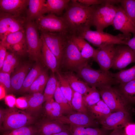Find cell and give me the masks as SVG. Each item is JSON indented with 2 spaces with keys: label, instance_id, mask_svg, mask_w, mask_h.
<instances>
[{
  "label": "cell",
  "instance_id": "6da1fadb",
  "mask_svg": "<svg viewBox=\"0 0 135 135\" xmlns=\"http://www.w3.org/2000/svg\"><path fill=\"white\" fill-rule=\"evenodd\" d=\"M72 2L66 8L63 16L70 30L75 32L83 30L90 29L92 25V18L95 6H87L76 0Z\"/></svg>",
  "mask_w": 135,
  "mask_h": 135
},
{
  "label": "cell",
  "instance_id": "7a4b0ae2",
  "mask_svg": "<svg viewBox=\"0 0 135 135\" xmlns=\"http://www.w3.org/2000/svg\"><path fill=\"white\" fill-rule=\"evenodd\" d=\"M76 71L78 77L91 87L98 89L118 84L110 73H107L100 69L96 70L92 68L88 62L80 66Z\"/></svg>",
  "mask_w": 135,
  "mask_h": 135
},
{
  "label": "cell",
  "instance_id": "3957f363",
  "mask_svg": "<svg viewBox=\"0 0 135 135\" xmlns=\"http://www.w3.org/2000/svg\"><path fill=\"white\" fill-rule=\"evenodd\" d=\"M77 36L98 48L110 45H126L130 37L122 34L114 35L103 32L92 30L90 29L80 30L77 32Z\"/></svg>",
  "mask_w": 135,
  "mask_h": 135
},
{
  "label": "cell",
  "instance_id": "277c9868",
  "mask_svg": "<svg viewBox=\"0 0 135 135\" xmlns=\"http://www.w3.org/2000/svg\"><path fill=\"white\" fill-rule=\"evenodd\" d=\"M24 29L30 59L37 63L43 62L42 52V40L34 21H26Z\"/></svg>",
  "mask_w": 135,
  "mask_h": 135
},
{
  "label": "cell",
  "instance_id": "5b68a950",
  "mask_svg": "<svg viewBox=\"0 0 135 135\" xmlns=\"http://www.w3.org/2000/svg\"><path fill=\"white\" fill-rule=\"evenodd\" d=\"M35 118L27 112L14 108L5 110L2 130L10 131L33 123Z\"/></svg>",
  "mask_w": 135,
  "mask_h": 135
},
{
  "label": "cell",
  "instance_id": "8992f818",
  "mask_svg": "<svg viewBox=\"0 0 135 135\" xmlns=\"http://www.w3.org/2000/svg\"><path fill=\"white\" fill-rule=\"evenodd\" d=\"M34 22L40 32H49L66 34L70 30L63 17L52 14L41 16Z\"/></svg>",
  "mask_w": 135,
  "mask_h": 135
},
{
  "label": "cell",
  "instance_id": "52a82bcc",
  "mask_svg": "<svg viewBox=\"0 0 135 135\" xmlns=\"http://www.w3.org/2000/svg\"><path fill=\"white\" fill-rule=\"evenodd\" d=\"M118 6L106 4L96 7L92 18V24L96 30L103 32L108 26L112 25Z\"/></svg>",
  "mask_w": 135,
  "mask_h": 135
},
{
  "label": "cell",
  "instance_id": "ba28073f",
  "mask_svg": "<svg viewBox=\"0 0 135 135\" xmlns=\"http://www.w3.org/2000/svg\"><path fill=\"white\" fill-rule=\"evenodd\" d=\"M102 100L110 109L112 112L119 111L130 112L131 108L115 88L112 86L98 89Z\"/></svg>",
  "mask_w": 135,
  "mask_h": 135
},
{
  "label": "cell",
  "instance_id": "9c48e42d",
  "mask_svg": "<svg viewBox=\"0 0 135 135\" xmlns=\"http://www.w3.org/2000/svg\"><path fill=\"white\" fill-rule=\"evenodd\" d=\"M40 33L47 46L56 57L60 66L69 38L65 33L49 32Z\"/></svg>",
  "mask_w": 135,
  "mask_h": 135
},
{
  "label": "cell",
  "instance_id": "30bf717a",
  "mask_svg": "<svg viewBox=\"0 0 135 135\" xmlns=\"http://www.w3.org/2000/svg\"><path fill=\"white\" fill-rule=\"evenodd\" d=\"M86 62L88 61L82 57L76 45L69 38L64 49L61 64L68 70L76 71Z\"/></svg>",
  "mask_w": 135,
  "mask_h": 135
},
{
  "label": "cell",
  "instance_id": "8fae6325",
  "mask_svg": "<svg viewBox=\"0 0 135 135\" xmlns=\"http://www.w3.org/2000/svg\"><path fill=\"white\" fill-rule=\"evenodd\" d=\"M24 16L17 17L0 11V39L2 40L8 35L24 29Z\"/></svg>",
  "mask_w": 135,
  "mask_h": 135
},
{
  "label": "cell",
  "instance_id": "7c38bea8",
  "mask_svg": "<svg viewBox=\"0 0 135 135\" xmlns=\"http://www.w3.org/2000/svg\"><path fill=\"white\" fill-rule=\"evenodd\" d=\"M132 120L130 112L121 111L112 112L98 122L104 129L114 130L124 128Z\"/></svg>",
  "mask_w": 135,
  "mask_h": 135
},
{
  "label": "cell",
  "instance_id": "4fadbf2b",
  "mask_svg": "<svg viewBox=\"0 0 135 135\" xmlns=\"http://www.w3.org/2000/svg\"><path fill=\"white\" fill-rule=\"evenodd\" d=\"M113 64L111 68L121 70L130 64L135 63V53L128 46L116 45Z\"/></svg>",
  "mask_w": 135,
  "mask_h": 135
},
{
  "label": "cell",
  "instance_id": "5bb4252c",
  "mask_svg": "<svg viewBox=\"0 0 135 135\" xmlns=\"http://www.w3.org/2000/svg\"><path fill=\"white\" fill-rule=\"evenodd\" d=\"M116 46L110 45L98 48L93 58L98 64L100 69L108 74H109V70L113 64Z\"/></svg>",
  "mask_w": 135,
  "mask_h": 135
},
{
  "label": "cell",
  "instance_id": "9a60e30c",
  "mask_svg": "<svg viewBox=\"0 0 135 135\" xmlns=\"http://www.w3.org/2000/svg\"><path fill=\"white\" fill-rule=\"evenodd\" d=\"M56 120L66 125L84 128L96 127L98 122L89 114L76 111L67 115H63Z\"/></svg>",
  "mask_w": 135,
  "mask_h": 135
},
{
  "label": "cell",
  "instance_id": "2e32d148",
  "mask_svg": "<svg viewBox=\"0 0 135 135\" xmlns=\"http://www.w3.org/2000/svg\"><path fill=\"white\" fill-rule=\"evenodd\" d=\"M112 25L126 36L130 37L131 33H135V25L120 6H118Z\"/></svg>",
  "mask_w": 135,
  "mask_h": 135
},
{
  "label": "cell",
  "instance_id": "e0dca14e",
  "mask_svg": "<svg viewBox=\"0 0 135 135\" xmlns=\"http://www.w3.org/2000/svg\"><path fill=\"white\" fill-rule=\"evenodd\" d=\"M29 0H0V11L17 17L24 16L26 13Z\"/></svg>",
  "mask_w": 135,
  "mask_h": 135
},
{
  "label": "cell",
  "instance_id": "ac0fdd59",
  "mask_svg": "<svg viewBox=\"0 0 135 135\" xmlns=\"http://www.w3.org/2000/svg\"><path fill=\"white\" fill-rule=\"evenodd\" d=\"M37 128L38 135H52L66 130H70V126L57 120L46 118L40 122Z\"/></svg>",
  "mask_w": 135,
  "mask_h": 135
},
{
  "label": "cell",
  "instance_id": "d6986e66",
  "mask_svg": "<svg viewBox=\"0 0 135 135\" xmlns=\"http://www.w3.org/2000/svg\"><path fill=\"white\" fill-rule=\"evenodd\" d=\"M31 66L30 63L24 62L20 63L15 68L11 76L12 92H20Z\"/></svg>",
  "mask_w": 135,
  "mask_h": 135
},
{
  "label": "cell",
  "instance_id": "ffe728a7",
  "mask_svg": "<svg viewBox=\"0 0 135 135\" xmlns=\"http://www.w3.org/2000/svg\"><path fill=\"white\" fill-rule=\"evenodd\" d=\"M70 38L76 45L82 56L85 60L88 61L90 58H93L96 49L93 48L84 39L81 37L73 35Z\"/></svg>",
  "mask_w": 135,
  "mask_h": 135
},
{
  "label": "cell",
  "instance_id": "44dd1931",
  "mask_svg": "<svg viewBox=\"0 0 135 135\" xmlns=\"http://www.w3.org/2000/svg\"><path fill=\"white\" fill-rule=\"evenodd\" d=\"M46 2L45 0H29L25 16L26 21H34L43 15Z\"/></svg>",
  "mask_w": 135,
  "mask_h": 135
},
{
  "label": "cell",
  "instance_id": "7402d4cb",
  "mask_svg": "<svg viewBox=\"0 0 135 135\" xmlns=\"http://www.w3.org/2000/svg\"><path fill=\"white\" fill-rule=\"evenodd\" d=\"M42 52L43 62L52 71L53 73L58 72L60 66L57 59L47 46L41 35Z\"/></svg>",
  "mask_w": 135,
  "mask_h": 135
},
{
  "label": "cell",
  "instance_id": "603a6c76",
  "mask_svg": "<svg viewBox=\"0 0 135 135\" xmlns=\"http://www.w3.org/2000/svg\"><path fill=\"white\" fill-rule=\"evenodd\" d=\"M88 114L98 122L112 113L107 104L101 100L96 104L87 108Z\"/></svg>",
  "mask_w": 135,
  "mask_h": 135
},
{
  "label": "cell",
  "instance_id": "cb8c5ba5",
  "mask_svg": "<svg viewBox=\"0 0 135 135\" xmlns=\"http://www.w3.org/2000/svg\"><path fill=\"white\" fill-rule=\"evenodd\" d=\"M28 102L27 112L34 116L40 112L44 102L43 94L40 93L30 94L25 96Z\"/></svg>",
  "mask_w": 135,
  "mask_h": 135
},
{
  "label": "cell",
  "instance_id": "d4e9b609",
  "mask_svg": "<svg viewBox=\"0 0 135 135\" xmlns=\"http://www.w3.org/2000/svg\"><path fill=\"white\" fill-rule=\"evenodd\" d=\"M64 75L74 91L84 96L87 94L90 90L91 87L73 73L67 72Z\"/></svg>",
  "mask_w": 135,
  "mask_h": 135
},
{
  "label": "cell",
  "instance_id": "484cf974",
  "mask_svg": "<svg viewBox=\"0 0 135 135\" xmlns=\"http://www.w3.org/2000/svg\"><path fill=\"white\" fill-rule=\"evenodd\" d=\"M116 88L127 104H135V80L119 84Z\"/></svg>",
  "mask_w": 135,
  "mask_h": 135
},
{
  "label": "cell",
  "instance_id": "4316f807",
  "mask_svg": "<svg viewBox=\"0 0 135 135\" xmlns=\"http://www.w3.org/2000/svg\"><path fill=\"white\" fill-rule=\"evenodd\" d=\"M70 1L69 0H46L43 14L46 13L53 14L56 16L61 14L63 11L67 8Z\"/></svg>",
  "mask_w": 135,
  "mask_h": 135
},
{
  "label": "cell",
  "instance_id": "83f0119b",
  "mask_svg": "<svg viewBox=\"0 0 135 135\" xmlns=\"http://www.w3.org/2000/svg\"><path fill=\"white\" fill-rule=\"evenodd\" d=\"M43 70L40 63H37L27 74L20 92L22 93L27 92L33 82Z\"/></svg>",
  "mask_w": 135,
  "mask_h": 135
},
{
  "label": "cell",
  "instance_id": "f1b7e54d",
  "mask_svg": "<svg viewBox=\"0 0 135 135\" xmlns=\"http://www.w3.org/2000/svg\"><path fill=\"white\" fill-rule=\"evenodd\" d=\"M110 74L119 84L126 83L135 80V65L130 68L122 70L116 73L110 72Z\"/></svg>",
  "mask_w": 135,
  "mask_h": 135
},
{
  "label": "cell",
  "instance_id": "f546056e",
  "mask_svg": "<svg viewBox=\"0 0 135 135\" xmlns=\"http://www.w3.org/2000/svg\"><path fill=\"white\" fill-rule=\"evenodd\" d=\"M54 97L55 101L60 106L63 115H68L75 111L70 106L62 92L60 88L58 80Z\"/></svg>",
  "mask_w": 135,
  "mask_h": 135
},
{
  "label": "cell",
  "instance_id": "4dcf8cb0",
  "mask_svg": "<svg viewBox=\"0 0 135 135\" xmlns=\"http://www.w3.org/2000/svg\"><path fill=\"white\" fill-rule=\"evenodd\" d=\"M49 78L47 72L43 70L33 82L27 92L30 94L42 93Z\"/></svg>",
  "mask_w": 135,
  "mask_h": 135
},
{
  "label": "cell",
  "instance_id": "1f68e13d",
  "mask_svg": "<svg viewBox=\"0 0 135 135\" xmlns=\"http://www.w3.org/2000/svg\"><path fill=\"white\" fill-rule=\"evenodd\" d=\"M20 63V57L13 53L7 52L0 71L11 74Z\"/></svg>",
  "mask_w": 135,
  "mask_h": 135
},
{
  "label": "cell",
  "instance_id": "d6a6232c",
  "mask_svg": "<svg viewBox=\"0 0 135 135\" xmlns=\"http://www.w3.org/2000/svg\"><path fill=\"white\" fill-rule=\"evenodd\" d=\"M56 73V76L61 90L70 105L72 108L71 101L73 90L64 74L58 71Z\"/></svg>",
  "mask_w": 135,
  "mask_h": 135
},
{
  "label": "cell",
  "instance_id": "836d02e7",
  "mask_svg": "<svg viewBox=\"0 0 135 135\" xmlns=\"http://www.w3.org/2000/svg\"><path fill=\"white\" fill-rule=\"evenodd\" d=\"M26 38L24 29L9 34L2 40L0 43L6 48L18 43Z\"/></svg>",
  "mask_w": 135,
  "mask_h": 135
},
{
  "label": "cell",
  "instance_id": "e575fe53",
  "mask_svg": "<svg viewBox=\"0 0 135 135\" xmlns=\"http://www.w3.org/2000/svg\"><path fill=\"white\" fill-rule=\"evenodd\" d=\"M58 82L57 76L55 75L54 73H52L49 77L43 94L44 98V102L53 98Z\"/></svg>",
  "mask_w": 135,
  "mask_h": 135
},
{
  "label": "cell",
  "instance_id": "d590c367",
  "mask_svg": "<svg viewBox=\"0 0 135 135\" xmlns=\"http://www.w3.org/2000/svg\"><path fill=\"white\" fill-rule=\"evenodd\" d=\"M100 96L98 89L95 87H91L89 92L83 96V102L86 108L96 104L101 100Z\"/></svg>",
  "mask_w": 135,
  "mask_h": 135
},
{
  "label": "cell",
  "instance_id": "8d00e7d4",
  "mask_svg": "<svg viewBox=\"0 0 135 135\" xmlns=\"http://www.w3.org/2000/svg\"><path fill=\"white\" fill-rule=\"evenodd\" d=\"M72 107L76 112L88 114L83 100V95L73 90L71 101Z\"/></svg>",
  "mask_w": 135,
  "mask_h": 135
},
{
  "label": "cell",
  "instance_id": "74e56055",
  "mask_svg": "<svg viewBox=\"0 0 135 135\" xmlns=\"http://www.w3.org/2000/svg\"><path fill=\"white\" fill-rule=\"evenodd\" d=\"M6 48L9 52L20 57L24 56L28 54V47L26 38L18 43L8 47Z\"/></svg>",
  "mask_w": 135,
  "mask_h": 135
},
{
  "label": "cell",
  "instance_id": "f35d334b",
  "mask_svg": "<svg viewBox=\"0 0 135 135\" xmlns=\"http://www.w3.org/2000/svg\"><path fill=\"white\" fill-rule=\"evenodd\" d=\"M121 6L135 25V0H120Z\"/></svg>",
  "mask_w": 135,
  "mask_h": 135
},
{
  "label": "cell",
  "instance_id": "ab89813d",
  "mask_svg": "<svg viewBox=\"0 0 135 135\" xmlns=\"http://www.w3.org/2000/svg\"><path fill=\"white\" fill-rule=\"evenodd\" d=\"M38 133L37 128L26 126L9 131L3 134V135H34Z\"/></svg>",
  "mask_w": 135,
  "mask_h": 135
},
{
  "label": "cell",
  "instance_id": "60d3db41",
  "mask_svg": "<svg viewBox=\"0 0 135 135\" xmlns=\"http://www.w3.org/2000/svg\"><path fill=\"white\" fill-rule=\"evenodd\" d=\"M10 74L0 71V84L5 88L6 92H12Z\"/></svg>",
  "mask_w": 135,
  "mask_h": 135
},
{
  "label": "cell",
  "instance_id": "b9f144b4",
  "mask_svg": "<svg viewBox=\"0 0 135 135\" xmlns=\"http://www.w3.org/2000/svg\"><path fill=\"white\" fill-rule=\"evenodd\" d=\"M76 1L82 5L87 6L96 5H102L105 4V0H76Z\"/></svg>",
  "mask_w": 135,
  "mask_h": 135
},
{
  "label": "cell",
  "instance_id": "7bdbcfd3",
  "mask_svg": "<svg viewBox=\"0 0 135 135\" xmlns=\"http://www.w3.org/2000/svg\"><path fill=\"white\" fill-rule=\"evenodd\" d=\"M15 106L20 109L26 110L28 107V102L26 97H21L16 98Z\"/></svg>",
  "mask_w": 135,
  "mask_h": 135
},
{
  "label": "cell",
  "instance_id": "ee69618b",
  "mask_svg": "<svg viewBox=\"0 0 135 135\" xmlns=\"http://www.w3.org/2000/svg\"><path fill=\"white\" fill-rule=\"evenodd\" d=\"M16 99L15 96L12 94L6 95L4 98L6 104L10 108H14L16 106Z\"/></svg>",
  "mask_w": 135,
  "mask_h": 135
},
{
  "label": "cell",
  "instance_id": "f6af8a7d",
  "mask_svg": "<svg viewBox=\"0 0 135 135\" xmlns=\"http://www.w3.org/2000/svg\"><path fill=\"white\" fill-rule=\"evenodd\" d=\"M53 98L45 102L44 106V111L45 114L47 118H48L50 115L52 108V102Z\"/></svg>",
  "mask_w": 135,
  "mask_h": 135
},
{
  "label": "cell",
  "instance_id": "bcb514c9",
  "mask_svg": "<svg viewBox=\"0 0 135 135\" xmlns=\"http://www.w3.org/2000/svg\"><path fill=\"white\" fill-rule=\"evenodd\" d=\"M124 128L125 135H135V123H129Z\"/></svg>",
  "mask_w": 135,
  "mask_h": 135
},
{
  "label": "cell",
  "instance_id": "7dc6e473",
  "mask_svg": "<svg viewBox=\"0 0 135 135\" xmlns=\"http://www.w3.org/2000/svg\"><path fill=\"white\" fill-rule=\"evenodd\" d=\"M6 48L0 43V69L1 70L6 56L7 51Z\"/></svg>",
  "mask_w": 135,
  "mask_h": 135
},
{
  "label": "cell",
  "instance_id": "c3c4849f",
  "mask_svg": "<svg viewBox=\"0 0 135 135\" xmlns=\"http://www.w3.org/2000/svg\"><path fill=\"white\" fill-rule=\"evenodd\" d=\"M126 45L128 46L135 53V33L133 34V36L127 42Z\"/></svg>",
  "mask_w": 135,
  "mask_h": 135
},
{
  "label": "cell",
  "instance_id": "681fc988",
  "mask_svg": "<svg viewBox=\"0 0 135 135\" xmlns=\"http://www.w3.org/2000/svg\"><path fill=\"white\" fill-rule=\"evenodd\" d=\"M109 135H125V134L123 128H119L114 130Z\"/></svg>",
  "mask_w": 135,
  "mask_h": 135
},
{
  "label": "cell",
  "instance_id": "f907efd6",
  "mask_svg": "<svg viewBox=\"0 0 135 135\" xmlns=\"http://www.w3.org/2000/svg\"><path fill=\"white\" fill-rule=\"evenodd\" d=\"M5 111V110L0 108V130H2V124L4 120Z\"/></svg>",
  "mask_w": 135,
  "mask_h": 135
},
{
  "label": "cell",
  "instance_id": "816d5d0a",
  "mask_svg": "<svg viewBox=\"0 0 135 135\" xmlns=\"http://www.w3.org/2000/svg\"><path fill=\"white\" fill-rule=\"evenodd\" d=\"M6 91L5 88L0 84V99L2 100L4 98L6 95Z\"/></svg>",
  "mask_w": 135,
  "mask_h": 135
},
{
  "label": "cell",
  "instance_id": "f5cc1de1",
  "mask_svg": "<svg viewBox=\"0 0 135 135\" xmlns=\"http://www.w3.org/2000/svg\"><path fill=\"white\" fill-rule=\"evenodd\" d=\"M52 135H72L70 130H66Z\"/></svg>",
  "mask_w": 135,
  "mask_h": 135
},
{
  "label": "cell",
  "instance_id": "db71d44e",
  "mask_svg": "<svg viewBox=\"0 0 135 135\" xmlns=\"http://www.w3.org/2000/svg\"><path fill=\"white\" fill-rule=\"evenodd\" d=\"M34 135H38V134H36Z\"/></svg>",
  "mask_w": 135,
  "mask_h": 135
}]
</instances>
